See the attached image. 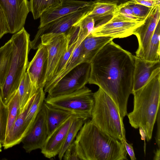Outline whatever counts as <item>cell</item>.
<instances>
[{
    "mask_svg": "<svg viewBox=\"0 0 160 160\" xmlns=\"http://www.w3.org/2000/svg\"><path fill=\"white\" fill-rule=\"evenodd\" d=\"M90 64L88 83L98 86L113 99L123 118L128 114V102L132 93L134 56L112 40Z\"/></svg>",
    "mask_w": 160,
    "mask_h": 160,
    "instance_id": "obj_1",
    "label": "cell"
},
{
    "mask_svg": "<svg viewBox=\"0 0 160 160\" xmlns=\"http://www.w3.org/2000/svg\"><path fill=\"white\" fill-rule=\"evenodd\" d=\"M81 160H127L123 142L85 121L74 140Z\"/></svg>",
    "mask_w": 160,
    "mask_h": 160,
    "instance_id": "obj_2",
    "label": "cell"
},
{
    "mask_svg": "<svg viewBox=\"0 0 160 160\" xmlns=\"http://www.w3.org/2000/svg\"><path fill=\"white\" fill-rule=\"evenodd\" d=\"M132 94L134 96L133 110L127 115L129 123L135 129L142 128L149 141L160 110V68L153 72L143 87Z\"/></svg>",
    "mask_w": 160,
    "mask_h": 160,
    "instance_id": "obj_3",
    "label": "cell"
},
{
    "mask_svg": "<svg viewBox=\"0 0 160 160\" xmlns=\"http://www.w3.org/2000/svg\"><path fill=\"white\" fill-rule=\"evenodd\" d=\"M13 49L7 77L0 88L3 102L7 105L18 90L22 78L26 71L28 64L30 35L23 27L11 37Z\"/></svg>",
    "mask_w": 160,
    "mask_h": 160,
    "instance_id": "obj_4",
    "label": "cell"
},
{
    "mask_svg": "<svg viewBox=\"0 0 160 160\" xmlns=\"http://www.w3.org/2000/svg\"><path fill=\"white\" fill-rule=\"evenodd\" d=\"M93 97L91 120L102 131L123 142L126 140L123 118L115 103L100 88Z\"/></svg>",
    "mask_w": 160,
    "mask_h": 160,
    "instance_id": "obj_5",
    "label": "cell"
},
{
    "mask_svg": "<svg viewBox=\"0 0 160 160\" xmlns=\"http://www.w3.org/2000/svg\"><path fill=\"white\" fill-rule=\"evenodd\" d=\"M44 102L82 117L87 120L91 117L94 104L93 93L85 86L69 94L52 97L47 96Z\"/></svg>",
    "mask_w": 160,
    "mask_h": 160,
    "instance_id": "obj_6",
    "label": "cell"
},
{
    "mask_svg": "<svg viewBox=\"0 0 160 160\" xmlns=\"http://www.w3.org/2000/svg\"><path fill=\"white\" fill-rule=\"evenodd\" d=\"M93 3L76 12L59 18L38 28L34 38L30 41L32 48L37 47L39 41L45 45L55 37L65 33L76 23L86 16L91 10Z\"/></svg>",
    "mask_w": 160,
    "mask_h": 160,
    "instance_id": "obj_7",
    "label": "cell"
},
{
    "mask_svg": "<svg viewBox=\"0 0 160 160\" xmlns=\"http://www.w3.org/2000/svg\"><path fill=\"white\" fill-rule=\"evenodd\" d=\"M90 70V63L79 64L58 81L48 92L47 96L68 94L83 88L88 83Z\"/></svg>",
    "mask_w": 160,
    "mask_h": 160,
    "instance_id": "obj_8",
    "label": "cell"
},
{
    "mask_svg": "<svg viewBox=\"0 0 160 160\" xmlns=\"http://www.w3.org/2000/svg\"><path fill=\"white\" fill-rule=\"evenodd\" d=\"M144 20L128 21L113 16L106 21L95 26L91 33L96 36L110 37L114 38H126L133 34Z\"/></svg>",
    "mask_w": 160,
    "mask_h": 160,
    "instance_id": "obj_9",
    "label": "cell"
},
{
    "mask_svg": "<svg viewBox=\"0 0 160 160\" xmlns=\"http://www.w3.org/2000/svg\"><path fill=\"white\" fill-rule=\"evenodd\" d=\"M0 7L5 16L9 33H15L24 27L30 12L28 0H0Z\"/></svg>",
    "mask_w": 160,
    "mask_h": 160,
    "instance_id": "obj_10",
    "label": "cell"
},
{
    "mask_svg": "<svg viewBox=\"0 0 160 160\" xmlns=\"http://www.w3.org/2000/svg\"><path fill=\"white\" fill-rule=\"evenodd\" d=\"M47 137L46 115L42 104L32 127L22 142L23 148L27 153L41 149Z\"/></svg>",
    "mask_w": 160,
    "mask_h": 160,
    "instance_id": "obj_11",
    "label": "cell"
},
{
    "mask_svg": "<svg viewBox=\"0 0 160 160\" xmlns=\"http://www.w3.org/2000/svg\"><path fill=\"white\" fill-rule=\"evenodd\" d=\"M48 52L45 45L40 43L33 58L29 62L26 71L38 89H43L46 82Z\"/></svg>",
    "mask_w": 160,
    "mask_h": 160,
    "instance_id": "obj_12",
    "label": "cell"
},
{
    "mask_svg": "<svg viewBox=\"0 0 160 160\" xmlns=\"http://www.w3.org/2000/svg\"><path fill=\"white\" fill-rule=\"evenodd\" d=\"M160 5L151 7L145 18L144 23L138 27L134 32L133 34L137 37L138 43L135 55L138 57H140L148 45L160 20Z\"/></svg>",
    "mask_w": 160,
    "mask_h": 160,
    "instance_id": "obj_13",
    "label": "cell"
},
{
    "mask_svg": "<svg viewBox=\"0 0 160 160\" xmlns=\"http://www.w3.org/2000/svg\"><path fill=\"white\" fill-rule=\"evenodd\" d=\"M77 115H78L74 114L70 116L48 136L41 149V152L45 157L51 158L58 155L63 146L68 129Z\"/></svg>",
    "mask_w": 160,
    "mask_h": 160,
    "instance_id": "obj_14",
    "label": "cell"
},
{
    "mask_svg": "<svg viewBox=\"0 0 160 160\" xmlns=\"http://www.w3.org/2000/svg\"><path fill=\"white\" fill-rule=\"evenodd\" d=\"M68 44V37L66 33L55 37L45 45L48 52L46 84L53 77L57 67L66 50Z\"/></svg>",
    "mask_w": 160,
    "mask_h": 160,
    "instance_id": "obj_15",
    "label": "cell"
},
{
    "mask_svg": "<svg viewBox=\"0 0 160 160\" xmlns=\"http://www.w3.org/2000/svg\"><path fill=\"white\" fill-rule=\"evenodd\" d=\"M37 93L30 99L21 110L20 114L6 136L4 141L2 144L4 149L11 148L22 142L30 129L31 127L26 122L25 118L29 109L34 101Z\"/></svg>",
    "mask_w": 160,
    "mask_h": 160,
    "instance_id": "obj_16",
    "label": "cell"
},
{
    "mask_svg": "<svg viewBox=\"0 0 160 160\" xmlns=\"http://www.w3.org/2000/svg\"><path fill=\"white\" fill-rule=\"evenodd\" d=\"M93 1L78 0H64L59 5L44 12L40 18L38 28L68 14L90 5Z\"/></svg>",
    "mask_w": 160,
    "mask_h": 160,
    "instance_id": "obj_17",
    "label": "cell"
},
{
    "mask_svg": "<svg viewBox=\"0 0 160 160\" xmlns=\"http://www.w3.org/2000/svg\"><path fill=\"white\" fill-rule=\"evenodd\" d=\"M134 56L135 65L132 93L143 87L153 72L157 68H160V61H147Z\"/></svg>",
    "mask_w": 160,
    "mask_h": 160,
    "instance_id": "obj_18",
    "label": "cell"
},
{
    "mask_svg": "<svg viewBox=\"0 0 160 160\" xmlns=\"http://www.w3.org/2000/svg\"><path fill=\"white\" fill-rule=\"evenodd\" d=\"M114 38L107 36H96L91 33L82 41L83 62L90 63L95 56L106 44Z\"/></svg>",
    "mask_w": 160,
    "mask_h": 160,
    "instance_id": "obj_19",
    "label": "cell"
},
{
    "mask_svg": "<svg viewBox=\"0 0 160 160\" xmlns=\"http://www.w3.org/2000/svg\"><path fill=\"white\" fill-rule=\"evenodd\" d=\"M43 105L45 113L48 136L69 117L75 114L71 112L54 107L44 101Z\"/></svg>",
    "mask_w": 160,
    "mask_h": 160,
    "instance_id": "obj_20",
    "label": "cell"
},
{
    "mask_svg": "<svg viewBox=\"0 0 160 160\" xmlns=\"http://www.w3.org/2000/svg\"><path fill=\"white\" fill-rule=\"evenodd\" d=\"M117 6L115 4L95 1L87 16L93 18L95 24L98 22L97 24L112 17L116 12Z\"/></svg>",
    "mask_w": 160,
    "mask_h": 160,
    "instance_id": "obj_21",
    "label": "cell"
},
{
    "mask_svg": "<svg viewBox=\"0 0 160 160\" xmlns=\"http://www.w3.org/2000/svg\"><path fill=\"white\" fill-rule=\"evenodd\" d=\"M160 38L159 20L148 45L139 58L150 61H160Z\"/></svg>",
    "mask_w": 160,
    "mask_h": 160,
    "instance_id": "obj_22",
    "label": "cell"
},
{
    "mask_svg": "<svg viewBox=\"0 0 160 160\" xmlns=\"http://www.w3.org/2000/svg\"><path fill=\"white\" fill-rule=\"evenodd\" d=\"M40 89H38L32 82L28 73L26 71L18 89L21 111Z\"/></svg>",
    "mask_w": 160,
    "mask_h": 160,
    "instance_id": "obj_23",
    "label": "cell"
},
{
    "mask_svg": "<svg viewBox=\"0 0 160 160\" xmlns=\"http://www.w3.org/2000/svg\"><path fill=\"white\" fill-rule=\"evenodd\" d=\"M13 49L11 39L0 48V88L6 80L12 58Z\"/></svg>",
    "mask_w": 160,
    "mask_h": 160,
    "instance_id": "obj_24",
    "label": "cell"
},
{
    "mask_svg": "<svg viewBox=\"0 0 160 160\" xmlns=\"http://www.w3.org/2000/svg\"><path fill=\"white\" fill-rule=\"evenodd\" d=\"M64 0H30L29 7L34 19L40 18L45 12L53 9L62 3Z\"/></svg>",
    "mask_w": 160,
    "mask_h": 160,
    "instance_id": "obj_25",
    "label": "cell"
},
{
    "mask_svg": "<svg viewBox=\"0 0 160 160\" xmlns=\"http://www.w3.org/2000/svg\"><path fill=\"white\" fill-rule=\"evenodd\" d=\"M86 120L82 117L76 116L68 129L65 141L58 154V158L62 160L67 148L74 141L78 132Z\"/></svg>",
    "mask_w": 160,
    "mask_h": 160,
    "instance_id": "obj_26",
    "label": "cell"
},
{
    "mask_svg": "<svg viewBox=\"0 0 160 160\" xmlns=\"http://www.w3.org/2000/svg\"><path fill=\"white\" fill-rule=\"evenodd\" d=\"M8 115L6 136L21 112L18 89L14 93L7 104Z\"/></svg>",
    "mask_w": 160,
    "mask_h": 160,
    "instance_id": "obj_27",
    "label": "cell"
},
{
    "mask_svg": "<svg viewBox=\"0 0 160 160\" xmlns=\"http://www.w3.org/2000/svg\"><path fill=\"white\" fill-rule=\"evenodd\" d=\"M45 98V93L43 89H40L37 93L34 101L29 109L25 118L26 122L31 127L42 107Z\"/></svg>",
    "mask_w": 160,
    "mask_h": 160,
    "instance_id": "obj_28",
    "label": "cell"
},
{
    "mask_svg": "<svg viewBox=\"0 0 160 160\" xmlns=\"http://www.w3.org/2000/svg\"><path fill=\"white\" fill-rule=\"evenodd\" d=\"M8 109L3 102L0 90V142L2 144L6 137Z\"/></svg>",
    "mask_w": 160,
    "mask_h": 160,
    "instance_id": "obj_29",
    "label": "cell"
},
{
    "mask_svg": "<svg viewBox=\"0 0 160 160\" xmlns=\"http://www.w3.org/2000/svg\"><path fill=\"white\" fill-rule=\"evenodd\" d=\"M118 18L125 20L131 21H141L142 19L135 16L131 9L128 6L127 2L117 6V10L113 15Z\"/></svg>",
    "mask_w": 160,
    "mask_h": 160,
    "instance_id": "obj_30",
    "label": "cell"
},
{
    "mask_svg": "<svg viewBox=\"0 0 160 160\" xmlns=\"http://www.w3.org/2000/svg\"><path fill=\"white\" fill-rule=\"evenodd\" d=\"M76 24L82 30L85 35L87 36L94 29L95 22L93 18L86 15Z\"/></svg>",
    "mask_w": 160,
    "mask_h": 160,
    "instance_id": "obj_31",
    "label": "cell"
},
{
    "mask_svg": "<svg viewBox=\"0 0 160 160\" xmlns=\"http://www.w3.org/2000/svg\"><path fill=\"white\" fill-rule=\"evenodd\" d=\"M128 6L131 9L134 15L136 17L144 19L149 12L151 8L143 5L135 3L131 1L127 2Z\"/></svg>",
    "mask_w": 160,
    "mask_h": 160,
    "instance_id": "obj_32",
    "label": "cell"
},
{
    "mask_svg": "<svg viewBox=\"0 0 160 160\" xmlns=\"http://www.w3.org/2000/svg\"><path fill=\"white\" fill-rule=\"evenodd\" d=\"M62 158L64 160H81L74 141L66 149Z\"/></svg>",
    "mask_w": 160,
    "mask_h": 160,
    "instance_id": "obj_33",
    "label": "cell"
},
{
    "mask_svg": "<svg viewBox=\"0 0 160 160\" xmlns=\"http://www.w3.org/2000/svg\"><path fill=\"white\" fill-rule=\"evenodd\" d=\"M9 31L4 14L0 7V39Z\"/></svg>",
    "mask_w": 160,
    "mask_h": 160,
    "instance_id": "obj_34",
    "label": "cell"
},
{
    "mask_svg": "<svg viewBox=\"0 0 160 160\" xmlns=\"http://www.w3.org/2000/svg\"><path fill=\"white\" fill-rule=\"evenodd\" d=\"M134 3L140 4L151 8L157 5H160V0H132Z\"/></svg>",
    "mask_w": 160,
    "mask_h": 160,
    "instance_id": "obj_35",
    "label": "cell"
},
{
    "mask_svg": "<svg viewBox=\"0 0 160 160\" xmlns=\"http://www.w3.org/2000/svg\"><path fill=\"white\" fill-rule=\"evenodd\" d=\"M125 149L128 154L131 160H136L135 154L134 149L132 146V144L128 143L126 140H125L123 142Z\"/></svg>",
    "mask_w": 160,
    "mask_h": 160,
    "instance_id": "obj_36",
    "label": "cell"
},
{
    "mask_svg": "<svg viewBox=\"0 0 160 160\" xmlns=\"http://www.w3.org/2000/svg\"><path fill=\"white\" fill-rule=\"evenodd\" d=\"M160 111L159 110L157 117L156 120L157 123V132L156 134V136L155 138L156 142L157 144L158 148H160Z\"/></svg>",
    "mask_w": 160,
    "mask_h": 160,
    "instance_id": "obj_37",
    "label": "cell"
},
{
    "mask_svg": "<svg viewBox=\"0 0 160 160\" xmlns=\"http://www.w3.org/2000/svg\"><path fill=\"white\" fill-rule=\"evenodd\" d=\"M96 1L101 2L115 4L119 5L122 3H124L127 2L132 0H95Z\"/></svg>",
    "mask_w": 160,
    "mask_h": 160,
    "instance_id": "obj_38",
    "label": "cell"
},
{
    "mask_svg": "<svg viewBox=\"0 0 160 160\" xmlns=\"http://www.w3.org/2000/svg\"><path fill=\"white\" fill-rule=\"evenodd\" d=\"M139 133L141 136V139L142 140H143L144 141V150L145 154V155L146 153V143H145V140L146 139V134L145 132L143 130V129L141 128H139Z\"/></svg>",
    "mask_w": 160,
    "mask_h": 160,
    "instance_id": "obj_39",
    "label": "cell"
},
{
    "mask_svg": "<svg viewBox=\"0 0 160 160\" xmlns=\"http://www.w3.org/2000/svg\"><path fill=\"white\" fill-rule=\"evenodd\" d=\"M154 156L153 159L154 160H160V148H157L156 150L154 152Z\"/></svg>",
    "mask_w": 160,
    "mask_h": 160,
    "instance_id": "obj_40",
    "label": "cell"
},
{
    "mask_svg": "<svg viewBox=\"0 0 160 160\" xmlns=\"http://www.w3.org/2000/svg\"><path fill=\"white\" fill-rule=\"evenodd\" d=\"M2 144L0 142V152L2 151Z\"/></svg>",
    "mask_w": 160,
    "mask_h": 160,
    "instance_id": "obj_41",
    "label": "cell"
}]
</instances>
